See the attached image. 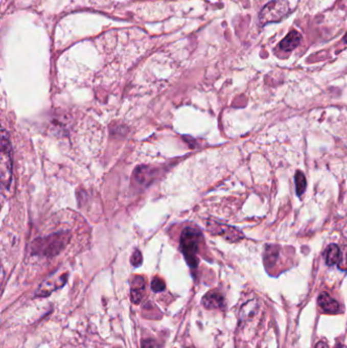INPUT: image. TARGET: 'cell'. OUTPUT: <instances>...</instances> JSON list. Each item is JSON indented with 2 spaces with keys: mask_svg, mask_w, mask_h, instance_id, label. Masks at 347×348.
<instances>
[{
  "mask_svg": "<svg viewBox=\"0 0 347 348\" xmlns=\"http://www.w3.org/2000/svg\"><path fill=\"white\" fill-rule=\"evenodd\" d=\"M336 348H345V347H343L342 345H340V344H339V345H338V346H337V347Z\"/></svg>",
  "mask_w": 347,
  "mask_h": 348,
  "instance_id": "ac0fdd59",
  "label": "cell"
},
{
  "mask_svg": "<svg viewBox=\"0 0 347 348\" xmlns=\"http://www.w3.org/2000/svg\"><path fill=\"white\" fill-rule=\"evenodd\" d=\"M130 262L132 264V266H134V267L141 266V264L143 263V256H142V252L138 249L134 250V252L131 256Z\"/></svg>",
  "mask_w": 347,
  "mask_h": 348,
  "instance_id": "5bb4252c",
  "label": "cell"
},
{
  "mask_svg": "<svg viewBox=\"0 0 347 348\" xmlns=\"http://www.w3.org/2000/svg\"><path fill=\"white\" fill-rule=\"evenodd\" d=\"M295 190H296V194L297 196H303V194L306 191L307 188V179L305 174L302 171H296L295 173Z\"/></svg>",
  "mask_w": 347,
  "mask_h": 348,
  "instance_id": "7c38bea8",
  "label": "cell"
},
{
  "mask_svg": "<svg viewBox=\"0 0 347 348\" xmlns=\"http://www.w3.org/2000/svg\"><path fill=\"white\" fill-rule=\"evenodd\" d=\"M151 288L155 292H161V291H163L165 289V283H164V281L161 278L156 277L152 281Z\"/></svg>",
  "mask_w": 347,
  "mask_h": 348,
  "instance_id": "4fadbf2b",
  "label": "cell"
},
{
  "mask_svg": "<svg viewBox=\"0 0 347 348\" xmlns=\"http://www.w3.org/2000/svg\"><path fill=\"white\" fill-rule=\"evenodd\" d=\"M316 348H329L328 347V344L325 342V341H320L318 342V344L316 345Z\"/></svg>",
  "mask_w": 347,
  "mask_h": 348,
  "instance_id": "e0dca14e",
  "label": "cell"
},
{
  "mask_svg": "<svg viewBox=\"0 0 347 348\" xmlns=\"http://www.w3.org/2000/svg\"><path fill=\"white\" fill-rule=\"evenodd\" d=\"M318 305L321 308V310L326 314H338L340 312V306L337 300H335L333 297H331L328 293L323 292L320 294L318 298Z\"/></svg>",
  "mask_w": 347,
  "mask_h": 348,
  "instance_id": "52a82bcc",
  "label": "cell"
},
{
  "mask_svg": "<svg viewBox=\"0 0 347 348\" xmlns=\"http://www.w3.org/2000/svg\"><path fill=\"white\" fill-rule=\"evenodd\" d=\"M68 273L66 271H56L40 284L36 291V295L41 297L50 295L53 291L61 288L66 283Z\"/></svg>",
  "mask_w": 347,
  "mask_h": 348,
  "instance_id": "277c9868",
  "label": "cell"
},
{
  "mask_svg": "<svg viewBox=\"0 0 347 348\" xmlns=\"http://www.w3.org/2000/svg\"><path fill=\"white\" fill-rule=\"evenodd\" d=\"M146 288V282L144 277L135 276L131 281V288H130V299L133 304H140L143 296L144 291Z\"/></svg>",
  "mask_w": 347,
  "mask_h": 348,
  "instance_id": "ba28073f",
  "label": "cell"
},
{
  "mask_svg": "<svg viewBox=\"0 0 347 348\" xmlns=\"http://www.w3.org/2000/svg\"><path fill=\"white\" fill-rule=\"evenodd\" d=\"M344 40H345V42L347 43V34L345 35V37H344Z\"/></svg>",
  "mask_w": 347,
  "mask_h": 348,
  "instance_id": "d6986e66",
  "label": "cell"
},
{
  "mask_svg": "<svg viewBox=\"0 0 347 348\" xmlns=\"http://www.w3.org/2000/svg\"><path fill=\"white\" fill-rule=\"evenodd\" d=\"M300 40H302V35L296 31H292L281 41V43L279 44V47L283 51L290 52L299 45Z\"/></svg>",
  "mask_w": 347,
  "mask_h": 348,
  "instance_id": "30bf717a",
  "label": "cell"
},
{
  "mask_svg": "<svg viewBox=\"0 0 347 348\" xmlns=\"http://www.w3.org/2000/svg\"><path fill=\"white\" fill-rule=\"evenodd\" d=\"M203 305L208 310L222 309L224 307V297L218 291H210L203 297Z\"/></svg>",
  "mask_w": 347,
  "mask_h": 348,
  "instance_id": "9c48e42d",
  "label": "cell"
},
{
  "mask_svg": "<svg viewBox=\"0 0 347 348\" xmlns=\"http://www.w3.org/2000/svg\"><path fill=\"white\" fill-rule=\"evenodd\" d=\"M289 12V4L286 0H272L264 6L260 12L261 24L277 22Z\"/></svg>",
  "mask_w": 347,
  "mask_h": 348,
  "instance_id": "3957f363",
  "label": "cell"
},
{
  "mask_svg": "<svg viewBox=\"0 0 347 348\" xmlns=\"http://www.w3.org/2000/svg\"><path fill=\"white\" fill-rule=\"evenodd\" d=\"M0 176L1 184L3 189H8L11 183L12 176V156L11 146L6 134V131L2 129L1 133V150H0Z\"/></svg>",
  "mask_w": 347,
  "mask_h": 348,
  "instance_id": "7a4b0ae2",
  "label": "cell"
},
{
  "mask_svg": "<svg viewBox=\"0 0 347 348\" xmlns=\"http://www.w3.org/2000/svg\"><path fill=\"white\" fill-rule=\"evenodd\" d=\"M338 266L341 270H347V247L345 246L343 250H341V257L338 262Z\"/></svg>",
  "mask_w": 347,
  "mask_h": 348,
  "instance_id": "9a60e30c",
  "label": "cell"
},
{
  "mask_svg": "<svg viewBox=\"0 0 347 348\" xmlns=\"http://www.w3.org/2000/svg\"><path fill=\"white\" fill-rule=\"evenodd\" d=\"M142 348H160V346L154 340H145L142 343Z\"/></svg>",
  "mask_w": 347,
  "mask_h": 348,
  "instance_id": "2e32d148",
  "label": "cell"
},
{
  "mask_svg": "<svg viewBox=\"0 0 347 348\" xmlns=\"http://www.w3.org/2000/svg\"><path fill=\"white\" fill-rule=\"evenodd\" d=\"M65 237L59 234H56L54 236L48 237V238H42L41 240H36L35 244H38L35 246L40 251L45 252L46 254L51 253H58L63 246L65 245Z\"/></svg>",
  "mask_w": 347,
  "mask_h": 348,
  "instance_id": "5b68a950",
  "label": "cell"
},
{
  "mask_svg": "<svg viewBox=\"0 0 347 348\" xmlns=\"http://www.w3.org/2000/svg\"><path fill=\"white\" fill-rule=\"evenodd\" d=\"M340 257H341L340 247L337 244L332 243L328 246L327 251H326V264L328 266H333L335 264H338Z\"/></svg>",
  "mask_w": 347,
  "mask_h": 348,
  "instance_id": "8fae6325",
  "label": "cell"
},
{
  "mask_svg": "<svg viewBox=\"0 0 347 348\" xmlns=\"http://www.w3.org/2000/svg\"><path fill=\"white\" fill-rule=\"evenodd\" d=\"M207 227L211 233L221 235V236H223L224 238H226L227 240H230V241H236V240H239L240 238L243 237L242 232L239 231L238 229L232 227V226L222 225V224H219V223H216V222H209L207 224Z\"/></svg>",
  "mask_w": 347,
  "mask_h": 348,
  "instance_id": "8992f818",
  "label": "cell"
},
{
  "mask_svg": "<svg viewBox=\"0 0 347 348\" xmlns=\"http://www.w3.org/2000/svg\"><path fill=\"white\" fill-rule=\"evenodd\" d=\"M201 240V232L193 227H188L181 233L180 248L189 266L192 269H196L198 267L197 254L199 251Z\"/></svg>",
  "mask_w": 347,
  "mask_h": 348,
  "instance_id": "6da1fadb",
  "label": "cell"
}]
</instances>
